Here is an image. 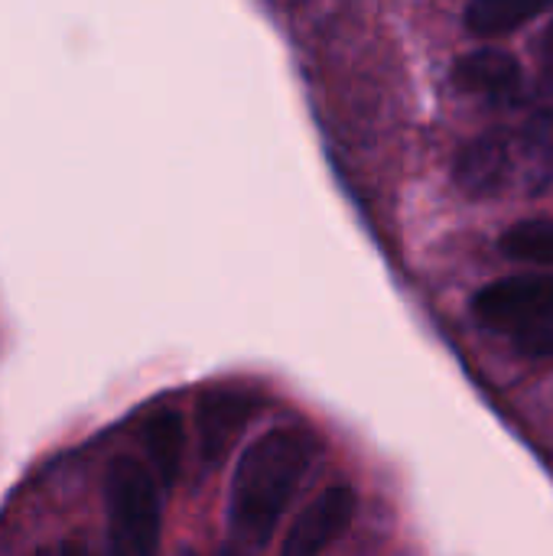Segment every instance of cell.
Instances as JSON below:
<instances>
[{"mask_svg":"<svg viewBox=\"0 0 553 556\" xmlns=\"http://www.w3.org/2000/svg\"><path fill=\"white\" fill-rule=\"evenodd\" d=\"M316 450L319 443L313 433L280 427L241 453L228 502V528L235 541L264 547L274 538L287 505L316 459Z\"/></svg>","mask_w":553,"mask_h":556,"instance_id":"cell-1","label":"cell"},{"mask_svg":"<svg viewBox=\"0 0 553 556\" xmlns=\"http://www.w3.org/2000/svg\"><path fill=\"white\" fill-rule=\"evenodd\" d=\"M108 538L114 554L147 556L160 544V492L134 456H117L104 476Z\"/></svg>","mask_w":553,"mask_h":556,"instance_id":"cell-2","label":"cell"},{"mask_svg":"<svg viewBox=\"0 0 553 556\" xmlns=\"http://www.w3.org/2000/svg\"><path fill=\"white\" fill-rule=\"evenodd\" d=\"M553 309L551 274H518L482 287L473 296V316L486 329L518 336L521 329L541 323Z\"/></svg>","mask_w":553,"mask_h":556,"instance_id":"cell-3","label":"cell"},{"mask_svg":"<svg viewBox=\"0 0 553 556\" xmlns=\"http://www.w3.org/2000/svg\"><path fill=\"white\" fill-rule=\"evenodd\" d=\"M355 492L349 485L326 489L293 525L284 541V556H316L336 544L355 518Z\"/></svg>","mask_w":553,"mask_h":556,"instance_id":"cell-4","label":"cell"},{"mask_svg":"<svg viewBox=\"0 0 553 556\" xmlns=\"http://www.w3.org/2000/svg\"><path fill=\"white\" fill-rule=\"evenodd\" d=\"M261 407V401L248 391H212L199 401V453L205 466H218L231 443L241 437V430L248 427V420L254 417V410Z\"/></svg>","mask_w":553,"mask_h":556,"instance_id":"cell-5","label":"cell"},{"mask_svg":"<svg viewBox=\"0 0 553 556\" xmlns=\"http://www.w3.org/2000/svg\"><path fill=\"white\" fill-rule=\"evenodd\" d=\"M453 85L492 104H512L521 94V65L505 49H476L453 65Z\"/></svg>","mask_w":553,"mask_h":556,"instance_id":"cell-6","label":"cell"},{"mask_svg":"<svg viewBox=\"0 0 553 556\" xmlns=\"http://www.w3.org/2000/svg\"><path fill=\"white\" fill-rule=\"evenodd\" d=\"M512 169V150L505 134L489 130L476 140H469L460 156H456V182L466 195L473 199H486L492 192H499L508 179Z\"/></svg>","mask_w":553,"mask_h":556,"instance_id":"cell-7","label":"cell"},{"mask_svg":"<svg viewBox=\"0 0 553 556\" xmlns=\"http://www.w3.org/2000/svg\"><path fill=\"white\" fill-rule=\"evenodd\" d=\"M143 446H147V456H150V463L156 469L160 485L163 489H173V482L179 479L183 446H186L183 417L176 410H156L143 424Z\"/></svg>","mask_w":553,"mask_h":556,"instance_id":"cell-8","label":"cell"},{"mask_svg":"<svg viewBox=\"0 0 553 556\" xmlns=\"http://www.w3.org/2000/svg\"><path fill=\"white\" fill-rule=\"evenodd\" d=\"M553 0H469L466 29L473 36H505L535 16H541Z\"/></svg>","mask_w":553,"mask_h":556,"instance_id":"cell-9","label":"cell"},{"mask_svg":"<svg viewBox=\"0 0 553 556\" xmlns=\"http://www.w3.org/2000/svg\"><path fill=\"white\" fill-rule=\"evenodd\" d=\"M499 248L505 257L518 264L553 267V222H544V218L518 222L499 238Z\"/></svg>","mask_w":553,"mask_h":556,"instance_id":"cell-10","label":"cell"},{"mask_svg":"<svg viewBox=\"0 0 553 556\" xmlns=\"http://www.w3.org/2000/svg\"><path fill=\"white\" fill-rule=\"evenodd\" d=\"M515 345H518L525 355H538V358L553 355V309L541 319V323L521 329V332L515 336Z\"/></svg>","mask_w":553,"mask_h":556,"instance_id":"cell-11","label":"cell"},{"mask_svg":"<svg viewBox=\"0 0 553 556\" xmlns=\"http://www.w3.org/2000/svg\"><path fill=\"white\" fill-rule=\"evenodd\" d=\"M541 65H544V72L553 75V23L548 26L544 39H541Z\"/></svg>","mask_w":553,"mask_h":556,"instance_id":"cell-12","label":"cell"}]
</instances>
